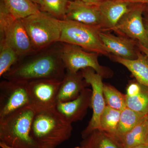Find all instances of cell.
I'll return each mask as SVG.
<instances>
[{"label": "cell", "instance_id": "ffe728a7", "mask_svg": "<svg viewBox=\"0 0 148 148\" xmlns=\"http://www.w3.org/2000/svg\"><path fill=\"white\" fill-rule=\"evenodd\" d=\"M11 14L16 19H22L40 12L32 0H2Z\"/></svg>", "mask_w": 148, "mask_h": 148}, {"label": "cell", "instance_id": "30bf717a", "mask_svg": "<svg viewBox=\"0 0 148 148\" xmlns=\"http://www.w3.org/2000/svg\"><path fill=\"white\" fill-rule=\"evenodd\" d=\"M81 71L84 79L92 88L90 108L92 114L87 127L82 133V138L84 139L93 130L100 129V118L106 105L103 94V77L91 68Z\"/></svg>", "mask_w": 148, "mask_h": 148}, {"label": "cell", "instance_id": "5bb4252c", "mask_svg": "<svg viewBox=\"0 0 148 148\" xmlns=\"http://www.w3.org/2000/svg\"><path fill=\"white\" fill-rule=\"evenodd\" d=\"M122 0H107L97 5L101 17V30H112L132 7Z\"/></svg>", "mask_w": 148, "mask_h": 148}, {"label": "cell", "instance_id": "4dcf8cb0", "mask_svg": "<svg viewBox=\"0 0 148 148\" xmlns=\"http://www.w3.org/2000/svg\"><path fill=\"white\" fill-rule=\"evenodd\" d=\"M145 28L146 32L148 37V19L145 20V22H144Z\"/></svg>", "mask_w": 148, "mask_h": 148}, {"label": "cell", "instance_id": "7402d4cb", "mask_svg": "<svg viewBox=\"0 0 148 148\" xmlns=\"http://www.w3.org/2000/svg\"><path fill=\"white\" fill-rule=\"evenodd\" d=\"M20 60L13 48L5 41L0 40V77H2Z\"/></svg>", "mask_w": 148, "mask_h": 148}, {"label": "cell", "instance_id": "d6986e66", "mask_svg": "<svg viewBox=\"0 0 148 148\" xmlns=\"http://www.w3.org/2000/svg\"><path fill=\"white\" fill-rule=\"evenodd\" d=\"M147 116L139 124L118 139L122 148H131L139 145L148 144Z\"/></svg>", "mask_w": 148, "mask_h": 148}, {"label": "cell", "instance_id": "7a4b0ae2", "mask_svg": "<svg viewBox=\"0 0 148 148\" xmlns=\"http://www.w3.org/2000/svg\"><path fill=\"white\" fill-rule=\"evenodd\" d=\"M72 123L55 108L36 112L31 136L38 148H56L72 135Z\"/></svg>", "mask_w": 148, "mask_h": 148}, {"label": "cell", "instance_id": "9c48e42d", "mask_svg": "<svg viewBox=\"0 0 148 148\" xmlns=\"http://www.w3.org/2000/svg\"><path fill=\"white\" fill-rule=\"evenodd\" d=\"M27 83L5 79L0 82V118L29 106Z\"/></svg>", "mask_w": 148, "mask_h": 148}, {"label": "cell", "instance_id": "9a60e30c", "mask_svg": "<svg viewBox=\"0 0 148 148\" xmlns=\"http://www.w3.org/2000/svg\"><path fill=\"white\" fill-rule=\"evenodd\" d=\"M99 35L104 45L114 56L128 60H133L138 57V51L135 48L133 40L101 31Z\"/></svg>", "mask_w": 148, "mask_h": 148}, {"label": "cell", "instance_id": "8fae6325", "mask_svg": "<svg viewBox=\"0 0 148 148\" xmlns=\"http://www.w3.org/2000/svg\"><path fill=\"white\" fill-rule=\"evenodd\" d=\"M143 10L140 5L132 7L112 30L138 40V42L148 48V37L143 18Z\"/></svg>", "mask_w": 148, "mask_h": 148}, {"label": "cell", "instance_id": "cb8c5ba5", "mask_svg": "<svg viewBox=\"0 0 148 148\" xmlns=\"http://www.w3.org/2000/svg\"><path fill=\"white\" fill-rule=\"evenodd\" d=\"M126 96L127 108L147 115L148 114V88L142 85L139 91Z\"/></svg>", "mask_w": 148, "mask_h": 148}, {"label": "cell", "instance_id": "8992f818", "mask_svg": "<svg viewBox=\"0 0 148 148\" xmlns=\"http://www.w3.org/2000/svg\"><path fill=\"white\" fill-rule=\"evenodd\" d=\"M0 40L13 48L20 60L36 52L21 19L12 16L2 0H0Z\"/></svg>", "mask_w": 148, "mask_h": 148}, {"label": "cell", "instance_id": "484cf974", "mask_svg": "<svg viewBox=\"0 0 148 148\" xmlns=\"http://www.w3.org/2000/svg\"><path fill=\"white\" fill-rule=\"evenodd\" d=\"M103 90L106 106L120 111L127 107L125 94L110 85L104 83Z\"/></svg>", "mask_w": 148, "mask_h": 148}, {"label": "cell", "instance_id": "6da1fadb", "mask_svg": "<svg viewBox=\"0 0 148 148\" xmlns=\"http://www.w3.org/2000/svg\"><path fill=\"white\" fill-rule=\"evenodd\" d=\"M65 71L61 57V43L58 42L21 59L2 77L27 83L43 79L62 81Z\"/></svg>", "mask_w": 148, "mask_h": 148}, {"label": "cell", "instance_id": "4316f807", "mask_svg": "<svg viewBox=\"0 0 148 148\" xmlns=\"http://www.w3.org/2000/svg\"><path fill=\"white\" fill-rule=\"evenodd\" d=\"M137 47L139 48V50L140 51L143 52L145 55L147 56V57L148 58V48L145 47L144 46L141 45L140 43H138L137 44Z\"/></svg>", "mask_w": 148, "mask_h": 148}, {"label": "cell", "instance_id": "ba28073f", "mask_svg": "<svg viewBox=\"0 0 148 148\" xmlns=\"http://www.w3.org/2000/svg\"><path fill=\"white\" fill-rule=\"evenodd\" d=\"M61 81L43 79L28 83L29 106L36 112L55 108Z\"/></svg>", "mask_w": 148, "mask_h": 148}, {"label": "cell", "instance_id": "d590c367", "mask_svg": "<svg viewBox=\"0 0 148 148\" xmlns=\"http://www.w3.org/2000/svg\"><path fill=\"white\" fill-rule=\"evenodd\" d=\"M69 1H72V0H69Z\"/></svg>", "mask_w": 148, "mask_h": 148}, {"label": "cell", "instance_id": "277c9868", "mask_svg": "<svg viewBox=\"0 0 148 148\" xmlns=\"http://www.w3.org/2000/svg\"><path fill=\"white\" fill-rule=\"evenodd\" d=\"M21 20L36 52L59 42L61 20L41 11Z\"/></svg>", "mask_w": 148, "mask_h": 148}, {"label": "cell", "instance_id": "603a6c76", "mask_svg": "<svg viewBox=\"0 0 148 148\" xmlns=\"http://www.w3.org/2000/svg\"><path fill=\"white\" fill-rule=\"evenodd\" d=\"M121 113V111L106 106L100 118L99 129L115 138Z\"/></svg>", "mask_w": 148, "mask_h": 148}, {"label": "cell", "instance_id": "d6a6232c", "mask_svg": "<svg viewBox=\"0 0 148 148\" xmlns=\"http://www.w3.org/2000/svg\"><path fill=\"white\" fill-rule=\"evenodd\" d=\"M147 143L148 144V114L147 117Z\"/></svg>", "mask_w": 148, "mask_h": 148}, {"label": "cell", "instance_id": "52a82bcc", "mask_svg": "<svg viewBox=\"0 0 148 148\" xmlns=\"http://www.w3.org/2000/svg\"><path fill=\"white\" fill-rule=\"evenodd\" d=\"M61 43V57L66 71L77 73L80 70L91 68L103 78L112 76L111 70L99 64L98 53L87 52L78 46Z\"/></svg>", "mask_w": 148, "mask_h": 148}, {"label": "cell", "instance_id": "1f68e13d", "mask_svg": "<svg viewBox=\"0 0 148 148\" xmlns=\"http://www.w3.org/2000/svg\"><path fill=\"white\" fill-rule=\"evenodd\" d=\"M0 147H1V148H13L9 147V146L6 145L5 144L2 143H1V142H0Z\"/></svg>", "mask_w": 148, "mask_h": 148}, {"label": "cell", "instance_id": "d4e9b609", "mask_svg": "<svg viewBox=\"0 0 148 148\" xmlns=\"http://www.w3.org/2000/svg\"><path fill=\"white\" fill-rule=\"evenodd\" d=\"M69 0H38L37 5L40 11L55 18L64 20Z\"/></svg>", "mask_w": 148, "mask_h": 148}, {"label": "cell", "instance_id": "f1b7e54d", "mask_svg": "<svg viewBox=\"0 0 148 148\" xmlns=\"http://www.w3.org/2000/svg\"><path fill=\"white\" fill-rule=\"evenodd\" d=\"M122 1L127 2L131 3L132 4H148V0H122Z\"/></svg>", "mask_w": 148, "mask_h": 148}, {"label": "cell", "instance_id": "e575fe53", "mask_svg": "<svg viewBox=\"0 0 148 148\" xmlns=\"http://www.w3.org/2000/svg\"><path fill=\"white\" fill-rule=\"evenodd\" d=\"M74 148H83L82 147H81V146H80V147H75Z\"/></svg>", "mask_w": 148, "mask_h": 148}, {"label": "cell", "instance_id": "7c38bea8", "mask_svg": "<svg viewBox=\"0 0 148 148\" xmlns=\"http://www.w3.org/2000/svg\"><path fill=\"white\" fill-rule=\"evenodd\" d=\"M65 19L99 27L101 29V14L98 5L89 4L81 0L69 1Z\"/></svg>", "mask_w": 148, "mask_h": 148}, {"label": "cell", "instance_id": "5b68a950", "mask_svg": "<svg viewBox=\"0 0 148 148\" xmlns=\"http://www.w3.org/2000/svg\"><path fill=\"white\" fill-rule=\"evenodd\" d=\"M61 32L59 42L78 46L84 50L110 56V53L103 44L99 27L77 21L61 20Z\"/></svg>", "mask_w": 148, "mask_h": 148}, {"label": "cell", "instance_id": "ac0fdd59", "mask_svg": "<svg viewBox=\"0 0 148 148\" xmlns=\"http://www.w3.org/2000/svg\"><path fill=\"white\" fill-rule=\"evenodd\" d=\"M83 139V148H122L114 137L100 129L95 130Z\"/></svg>", "mask_w": 148, "mask_h": 148}, {"label": "cell", "instance_id": "e0dca14e", "mask_svg": "<svg viewBox=\"0 0 148 148\" xmlns=\"http://www.w3.org/2000/svg\"><path fill=\"white\" fill-rule=\"evenodd\" d=\"M112 59L125 66L135 77L138 82L148 88V58L139 51L138 57L133 60H128L113 56Z\"/></svg>", "mask_w": 148, "mask_h": 148}, {"label": "cell", "instance_id": "f546056e", "mask_svg": "<svg viewBox=\"0 0 148 148\" xmlns=\"http://www.w3.org/2000/svg\"><path fill=\"white\" fill-rule=\"evenodd\" d=\"M131 148H148V144H143V145H139Z\"/></svg>", "mask_w": 148, "mask_h": 148}, {"label": "cell", "instance_id": "83f0119b", "mask_svg": "<svg viewBox=\"0 0 148 148\" xmlns=\"http://www.w3.org/2000/svg\"><path fill=\"white\" fill-rule=\"evenodd\" d=\"M82 1L84 2L87 3L91 5H98L102 2L104 1H107V0H81Z\"/></svg>", "mask_w": 148, "mask_h": 148}, {"label": "cell", "instance_id": "836d02e7", "mask_svg": "<svg viewBox=\"0 0 148 148\" xmlns=\"http://www.w3.org/2000/svg\"><path fill=\"white\" fill-rule=\"evenodd\" d=\"M34 3H35L37 5V2H38V0H32Z\"/></svg>", "mask_w": 148, "mask_h": 148}, {"label": "cell", "instance_id": "44dd1931", "mask_svg": "<svg viewBox=\"0 0 148 148\" xmlns=\"http://www.w3.org/2000/svg\"><path fill=\"white\" fill-rule=\"evenodd\" d=\"M147 115L139 113L126 107L121 111L115 138L117 140L121 138L141 122Z\"/></svg>", "mask_w": 148, "mask_h": 148}, {"label": "cell", "instance_id": "4fadbf2b", "mask_svg": "<svg viewBox=\"0 0 148 148\" xmlns=\"http://www.w3.org/2000/svg\"><path fill=\"white\" fill-rule=\"evenodd\" d=\"M92 90L85 88L75 99L58 102L56 108L67 121L73 123L83 119L91 107Z\"/></svg>", "mask_w": 148, "mask_h": 148}, {"label": "cell", "instance_id": "3957f363", "mask_svg": "<svg viewBox=\"0 0 148 148\" xmlns=\"http://www.w3.org/2000/svg\"><path fill=\"white\" fill-rule=\"evenodd\" d=\"M35 113L27 106L0 118V142L13 148H38L31 134Z\"/></svg>", "mask_w": 148, "mask_h": 148}, {"label": "cell", "instance_id": "2e32d148", "mask_svg": "<svg viewBox=\"0 0 148 148\" xmlns=\"http://www.w3.org/2000/svg\"><path fill=\"white\" fill-rule=\"evenodd\" d=\"M89 86L83 76L81 71L77 73L66 71L58 90L57 103L67 102L75 99Z\"/></svg>", "mask_w": 148, "mask_h": 148}]
</instances>
